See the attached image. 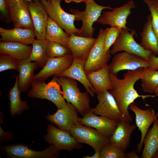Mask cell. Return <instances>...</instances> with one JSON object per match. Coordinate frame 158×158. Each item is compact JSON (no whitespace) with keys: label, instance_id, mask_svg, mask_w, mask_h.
I'll list each match as a JSON object with an SVG mask.
<instances>
[{"label":"cell","instance_id":"obj_1","mask_svg":"<svg viewBox=\"0 0 158 158\" xmlns=\"http://www.w3.org/2000/svg\"><path fill=\"white\" fill-rule=\"evenodd\" d=\"M144 68L128 71L124 75L122 79H119L117 76L109 73L113 88L109 91L115 98L125 120L130 123L133 120L128 111L130 104L134 103L139 97L144 99L147 97L157 96L156 95H140L134 87L136 82L141 79Z\"/></svg>","mask_w":158,"mask_h":158},{"label":"cell","instance_id":"obj_2","mask_svg":"<svg viewBox=\"0 0 158 158\" xmlns=\"http://www.w3.org/2000/svg\"><path fill=\"white\" fill-rule=\"evenodd\" d=\"M53 79L62 87V94L67 102L74 106L83 116L90 111L89 94L86 91L81 92L75 80L65 76L54 75Z\"/></svg>","mask_w":158,"mask_h":158},{"label":"cell","instance_id":"obj_3","mask_svg":"<svg viewBox=\"0 0 158 158\" xmlns=\"http://www.w3.org/2000/svg\"><path fill=\"white\" fill-rule=\"evenodd\" d=\"M85 3V8L83 11L74 9H71L70 11L75 16V20H80L82 22L80 31L77 35L92 37L95 30L93 25L101 16L102 11L105 9L113 8L109 6L99 5L94 0H91Z\"/></svg>","mask_w":158,"mask_h":158},{"label":"cell","instance_id":"obj_4","mask_svg":"<svg viewBox=\"0 0 158 158\" xmlns=\"http://www.w3.org/2000/svg\"><path fill=\"white\" fill-rule=\"evenodd\" d=\"M60 86L53 79L47 83L44 81L33 79L28 95L31 98L47 99L53 103L58 108H61L65 104L66 102Z\"/></svg>","mask_w":158,"mask_h":158},{"label":"cell","instance_id":"obj_5","mask_svg":"<svg viewBox=\"0 0 158 158\" xmlns=\"http://www.w3.org/2000/svg\"><path fill=\"white\" fill-rule=\"evenodd\" d=\"M62 0H40L45 7L49 16L55 21L69 36L77 35L80 29L76 28L74 23L75 16L63 10L61 5Z\"/></svg>","mask_w":158,"mask_h":158},{"label":"cell","instance_id":"obj_6","mask_svg":"<svg viewBox=\"0 0 158 158\" xmlns=\"http://www.w3.org/2000/svg\"><path fill=\"white\" fill-rule=\"evenodd\" d=\"M130 29L122 28L121 31L113 45L111 54H114L118 52L123 51L134 54L149 61L151 55V51L144 49L140 44L138 43L134 39L133 36L135 31L133 30L130 33Z\"/></svg>","mask_w":158,"mask_h":158},{"label":"cell","instance_id":"obj_7","mask_svg":"<svg viewBox=\"0 0 158 158\" xmlns=\"http://www.w3.org/2000/svg\"><path fill=\"white\" fill-rule=\"evenodd\" d=\"M80 143H85L92 147L95 150H101L109 142L106 137L95 129L78 124L68 132Z\"/></svg>","mask_w":158,"mask_h":158},{"label":"cell","instance_id":"obj_8","mask_svg":"<svg viewBox=\"0 0 158 158\" xmlns=\"http://www.w3.org/2000/svg\"><path fill=\"white\" fill-rule=\"evenodd\" d=\"M106 29H100L96 42L85 62L84 69L86 73L97 70L107 64L110 58L109 50L103 51L104 39Z\"/></svg>","mask_w":158,"mask_h":158},{"label":"cell","instance_id":"obj_9","mask_svg":"<svg viewBox=\"0 0 158 158\" xmlns=\"http://www.w3.org/2000/svg\"><path fill=\"white\" fill-rule=\"evenodd\" d=\"M109 73L117 76L120 71L148 68L149 61L141 57L123 51L115 54L108 65Z\"/></svg>","mask_w":158,"mask_h":158},{"label":"cell","instance_id":"obj_10","mask_svg":"<svg viewBox=\"0 0 158 158\" xmlns=\"http://www.w3.org/2000/svg\"><path fill=\"white\" fill-rule=\"evenodd\" d=\"M3 150L8 157L15 158H57L61 151L52 144L42 151H35L21 144L6 146Z\"/></svg>","mask_w":158,"mask_h":158},{"label":"cell","instance_id":"obj_11","mask_svg":"<svg viewBox=\"0 0 158 158\" xmlns=\"http://www.w3.org/2000/svg\"><path fill=\"white\" fill-rule=\"evenodd\" d=\"M78 112L74 106L67 102L63 107L58 108L55 114L48 115L46 119L58 128L68 132L80 124Z\"/></svg>","mask_w":158,"mask_h":158},{"label":"cell","instance_id":"obj_12","mask_svg":"<svg viewBox=\"0 0 158 158\" xmlns=\"http://www.w3.org/2000/svg\"><path fill=\"white\" fill-rule=\"evenodd\" d=\"M98 103L90 111L94 114L103 116L117 122L125 120L115 99L108 90L97 93Z\"/></svg>","mask_w":158,"mask_h":158},{"label":"cell","instance_id":"obj_13","mask_svg":"<svg viewBox=\"0 0 158 158\" xmlns=\"http://www.w3.org/2000/svg\"><path fill=\"white\" fill-rule=\"evenodd\" d=\"M135 7L134 1L130 0L120 7L113 8L111 11H103L97 21L102 25L129 29L126 26L127 19L131 13V10Z\"/></svg>","mask_w":158,"mask_h":158},{"label":"cell","instance_id":"obj_14","mask_svg":"<svg viewBox=\"0 0 158 158\" xmlns=\"http://www.w3.org/2000/svg\"><path fill=\"white\" fill-rule=\"evenodd\" d=\"M44 139L47 142L54 145L60 150L71 151L74 149H80L82 146L81 143L78 142L68 132L51 124L48 125L47 133Z\"/></svg>","mask_w":158,"mask_h":158},{"label":"cell","instance_id":"obj_15","mask_svg":"<svg viewBox=\"0 0 158 158\" xmlns=\"http://www.w3.org/2000/svg\"><path fill=\"white\" fill-rule=\"evenodd\" d=\"M10 18L15 27L34 29L28 2L24 0H6Z\"/></svg>","mask_w":158,"mask_h":158},{"label":"cell","instance_id":"obj_16","mask_svg":"<svg viewBox=\"0 0 158 158\" xmlns=\"http://www.w3.org/2000/svg\"><path fill=\"white\" fill-rule=\"evenodd\" d=\"M128 109L134 113L136 125L141 133V139L138 144L137 150V152L139 153L142 150L144 139L149 127L152 123L158 118V115L153 109H142L134 103L129 106Z\"/></svg>","mask_w":158,"mask_h":158},{"label":"cell","instance_id":"obj_17","mask_svg":"<svg viewBox=\"0 0 158 158\" xmlns=\"http://www.w3.org/2000/svg\"><path fill=\"white\" fill-rule=\"evenodd\" d=\"M72 54L60 57L48 58L46 64L33 79L45 81L52 75H57L64 71L71 66L73 61Z\"/></svg>","mask_w":158,"mask_h":158},{"label":"cell","instance_id":"obj_18","mask_svg":"<svg viewBox=\"0 0 158 158\" xmlns=\"http://www.w3.org/2000/svg\"><path fill=\"white\" fill-rule=\"evenodd\" d=\"M28 4L35 37L38 39L45 40L46 27L49 17L48 13L39 0L28 1Z\"/></svg>","mask_w":158,"mask_h":158},{"label":"cell","instance_id":"obj_19","mask_svg":"<svg viewBox=\"0 0 158 158\" xmlns=\"http://www.w3.org/2000/svg\"><path fill=\"white\" fill-rule=\"evenodd\" d=\"M79 122L80 124L95 129L108 138L115 130L118 122L104 116H97L90 110L83 118H79Z\"/></svg>","mask_w":158,"mask_h":158},{"label":"cell","instance_id":"obj_20","mask_svg":"<svg viewBox=\"0 0 158 158\" xmlns=\"http://www.w3.org/2000/svg\"><path fill=\"white\" fill-rule=\"evenodd\" d=\"M96 38L72 34L69 36L67 47L74 58L85 62Z\"/></svg>","mask_w":158,"mask_h":158},{"label":"cell","instance_id":"obj_21","mask_svg":"<svg viewBox=\"0 0 158 158\" xmlns=\"http://www.w3.org/2000/svg\"><path fill=\"white\" fill-rule=\"evenodd\" d=\"M72 64L66 70L57 76L68 77L80 82L85 87L86 91L92 97L95 93L94 89L88 80L84 69L85 62L73 58Z\"/></svg>","mask_w":158,"mask_h":158},{"label":"cell","instance_id":"obj_22","mask_svg":"<svg viewBox=\"0 0 158 158\" xmlns=\"http://www.w3.org/2000/svg\"><path fill=\"white\" fill-rule=\"evenodd\" d=\"M136 127L135 124L131 125L125 120L118 121L116 128L109 138V142L125 152L129 147L131 134Z\"/></svg>","mask_w":158,"mask_h":158},{"label":"cell","instance_id":"obj_23","mask_svg":"<svg viewBox=\"0 0 158 158\" xmlns=\"http://www.w3.org/2000/svg\"><path fill=\"white\" fill-rule=\"evenodd\" d=\"M1 41L13 42L28 45L32 44L35 35L33 29L15 27L11 29L0 28Z\"/></svg>","mask_w":158,"mask_h":158},{"label":"cell","instance_id":"obj_24","mask_svg":"<svg viewBox=\"0 0 158 158\" xmlns=\"http://www.w3.org/2000/svg\"><path fill=\"white\" fill-rule=\"evenodd\" d=\"M109 74V66L107 64L97 70L86 73L95 93L112 89Z\"/></svg>","mask_w":158,"mask_h":158},{"label":"cell","instance_id":"obj_25","mask_svg":"<svg viewBox=\"0 0 158 158\" xmlns=\"http://www.w3.org/2000/svg\"><path fill=\"white\" fill-rule=\"evenodd\" d=\"M38 66L37 63L32 62L28 59L18 61V85L21 92H25L29 89L34 75V72Z\"/></svg>","mask_w":158,"mask_h":158},{"label":"cell","instance_id":"obj_26","mask_svg":"<svg viewBox=\"0 0 158 158\" xmlns=\"http://www.w3.org/2000/svg\"><path fill=\"white\" fill-rule=\"evenodd\" d=\"M32 49V46L20 42H0V54L7 55L18 61L28 59Z\"/></svg>","mask_w":158,"mask_h":158},{"label":"cell","instance_id":"obj_27","mask_svg":"<svg viewBox=\"0 0 158 158\" xmlns=\"http://www.w3.org/2000/svg\"><path fill=\"white\" fill-rule=\"evenodd\" d=\"M147 19L140 33V44L145 50L158 55V41L152 27L150 14L147 16Z\"/></svg>","mask_w":158,"mask_h":158},{"label":"cell","instance_id":"obj_28","mask_svg":"<svg viewBox=\"0 0 158 158\" xmlns=\"http://www.w3.org/2000/svg\"><path fill=\"white\" fill-rule=\"evenodd\" d=\"M141 158H153L158 150V118L147 132L144 140Z\"/></svg>","mask_w":158,"mask_h":158},{"label":"cell","instance_id":"obj_29","mask_svg":"<svg viewBox=\"0 0 158 158\" xmlns=\"http://www.w3.org/2000/svg\"><path fill=\"white\" fill-rule=\"evenodd\" d=\"M45 40L59 43L67 47L69 36L53 20L49 17L46 27Z\"/></svg>","mask_w":158,"mask_h":158},{"label":"cell","instance_id":"obj_30","mask_svg":"<svg viewBox=\"0 0 158 158\" xmlns=\"http://www.w3.org/2000/svg\"><path fill=\"white\" fill-rule=\"evenodd\" d=\"M20 92L18 85V77L16 75L14 85L13 87L10 89L8 95L10 101V111L12 116L20 115L24 110L29 108L26 102L21 100Z\"/></svg>","mask_w":158,"mask_h":158},{"label":"cell","instance_id":"obj_31","mask_svg":"<svg viewBox=\"0 0 158 158\" xmlns=\"http://www.w3.org/2000/svg\"><path fill=\"white\" fill-rule=\"evenodd\" d=\"M47 42L46 40L37 39L31 44L32 49L28 59L31 61L37 63L40 67L44 66L48 58L47 54Z\"/></svg>","mask_w":158,"mask_h":158},{"label":"cell","instance_id":"obj_32","mask_svg":"<svg viewBox=\"0 0 158 158\" xmlns=\"http://www.w3.org/2000/svg\"><path fill=\"white\" fill-rule=\"evenodd\" d=\"M140 79L143 91L146 93H154L158 85V70L144 68Z\"/></svg>","mask_w":158,"mask_h":158},{"label":"cell","instance_id":"obj_33","mask_svg":"<svg viewBox=\"0 0 158 158\" xmlns=\"http://www.w3.org/2000/svg\"><path fill=\"white\" fill-rule=\"evenodd\" d=\"M47 54L48 58H52L71 54V53L67 47L58 43L48 41Z\"/></svg>","mask_w":158,"mask_h":158},{"label":"cell","instance_id":"obj_34","mask_svg":"<svg viewBox=\"0 0 158 158\" xmlns=\"http://www.w3.org/2000/svg\"><path fill=\"white\" fill-rule=\"evenodd\" d=\"M125 152L109 142L100 150V158H125Z\"/></svg>","mask_w":158,"mask_h":158},{"label":"cell","instance_id":"obj_35","mask_svg":"<svg viewBox=\"0 0 158 158\" xmlns=\"http://www.w3.org/2000/svg\"><path fill=\"white\" fill-rule=\"evenodd\" d=\"M122 29L111 27L106 29L103 44V51L106 54L110 50V47L113 44L120 33Z\"/></svg>","mask_w":158,"mask_h":158},{"label":"cell","instance_id":"obj_36","mask_svg":"<svg viewBox=\"0 0 158 158\" xmlns=\"http://www.w3.org/2000/svg\"><path fill=\"white\" fill-rule=\"evenodd\" d=\"M147 5L150 13L153 30L158 41V0H142Z\"/></svg>","mask_w":158,"mask_h":158},{"label":"cell","instance_id":"obj_37","mask_svg":"<svg viewBox=\"0 0 158 158\" xmlns=\"http://www.w3.org/2000/svg\"><path fill=\"white\" fill-rule=\"evenodd\" d=\"M0 54V72L11 69L17 71L18 61L15 60L7 55Z\"/></svg>","mask_w":158,"mask_h":158},{"label":"cell","instance_id":"obj_38","mask_svg":"<svg viewBox=\"0 0 158 158\" xmlns=\"http://www.w3.org/2000/svg\"><path fill=\"white\" fill-rule=\"evenodd\" d=\"M0 11L2 18L6 22H9L11 20L6 0H0Z\"/></svg>","mask_w":158,"mask_h":158},{"label":"cell","instance_id":"obj_39","mask_svg":"<svg viewBox=\"0 0 158 158\" xmlns=\"http://www.w3.org/2000/svg\"><path fill=\"white\" fill-rule=\"evenodd\" d=\"M153 54L151 55L149 61L148 68L154 70H158V56Z\"/></svg>","mask_w":158,"mask_h":158},{"label":"cell","instance_id":"obj_40","mask_svg":"<svg viewBox=\"0 0 158 158\" xmlns=\"http://www.w3.org/2000/svg\"><path fill=\"white\" fill-rule=\"evenodd\" d=\"M0 139L1 141H8L12 138L13 136L10 132H5L0 128Z\"/></svg>","mask_w":158,"mask_h":158},{"label":"cell","instance_id":"obj_41","mask_svg":"<svg viewBox=\"0 0 158 158\" xmlns=\"http://www.w3.org/2000/svg\"><path fill=\"white\" fill-rule=\"evenodd\" d=\"M140 158V157L138 156L135 150H133L131 152L125 154V158Z\"/></svg>","mask_w":158,"mask_h":158},{"label":"cell","instance_id":"obj_42","mask_svg":"<svg viewBox=\"0 0 158 158\" xmlns=\"http://www.w3.org/2000/svg\"><path fill=\"white\" fill-rule=\"evenodd\" d=\"M95 153L92 156H84L83 158H100V151L95 150Z\"/></svg>","mask_w":158,"mask_h":158},{"label":"cell","instance_id":"obj_43","mask_svg":"<svg viewBox=\"0 0 158 158\" xmlns=\"http://www.w3.org/2000/svg\"><path fill=\"white\" fill-rule=\"evenodd\" d=\"M90 0H73V2H75L77 3H80L82 2H83L85 3Z\"/></svg>","mask_w":158,"mask_h":158},{"label":"cell","instance_id":"obj_44","mask_svg":"<svg viewBox=\"0 0 158 158\" xmlns=\"http://www.w3.org/2000/svg\"><path fill=\"white\" fill-rule=\"evenodd\" d=\"M154 93L155 95L157 96H158V85L154 90Z\"/></svg>","mask_w":158,"mask_h":158},{"label":"cell","instance_id":"obj_45","mask_svg":"<svg viewBox=\"0 0 158 158\" xmlns=\"http://www.w3.org/2000/svg\"><path fill=\"white\" fill-rule=\"evenodd\" d=\"M153 158H158V150L154 154Z\"/></svg>","mask_w":158,"mask_h":158},{"label":"cell","instance_id":"obj_46","mask_svg":"<svg viewBox=\"0 0 158 158\" xmlns=\"http://www.w3.org/2000/svg\"><path fill=\"white\" fill-rule=\"evenodd\" d=\"M65 1L68 3H70L73 1V0H64Z\"/></svg>","mask_w":158,"mask_h":158},{"label":"cell","instance_id":"obj_47","mask_svg":"<svg viewBox=\"0 0 158 158\" xmlns=\"http://www.w3.org/2000/svg\"><path fill=\"white\" fill-rule=\"evenodd\" d=\"M24 0L26 1H35V0ZM47 0L51 1L52 0Z\"/></svg>","mask_w":158,"mask_h":158},{"label":"cell","instance_id":"obj_48","mask_svg":"<svg viewBox=\"0 0 158 158\" xmlns=\"http://www.w3.org/2000/svg\"><path fill=\"white\" fill-rule=\"evenodd\" d=\"M16 1H18L19 0H16Z\"/></svg>","mask_w":158,"mask_h":158},{"label":"cell","instance_id":"obj_49","mask_svg":"<svg viewBox=\"0 0 158 158\" xmlns=\"http://www.w3.org/2000/svg\"><path fill=\"white\" fill-rule=\"evenodd\" d=\"M157 115H158V112H157Z\"/></svg>","mask_w":158,"mask_h":158}]
</instances>
